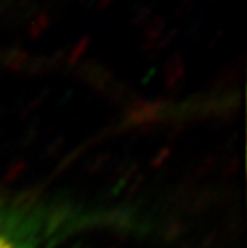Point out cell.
<instances>
[{
	"instance_id": "1",
	"label": "cell",
	"mask_w": 247,
	"mask_h": 248,
	"mask_svg": "<svg viewBox=\"0 0 247 248\" xmlns=\"http://www.w3.org/2000/svg\"><path fill=\"white\" fill-rule=\"evenodd\" d=\"M42 240L34 215L0 195V248H40Z\"/></svg>"
}]
</instances>
